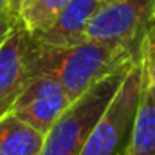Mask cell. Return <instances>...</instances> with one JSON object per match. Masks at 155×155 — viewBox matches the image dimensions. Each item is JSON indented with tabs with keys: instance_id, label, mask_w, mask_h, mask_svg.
<instances>
[{
	"instance_id": "obj_1",
	"label": "cell",
	"mask_w": 155,
	"mask_h": 155,
	"mask_svg": "<svg viewBox=\"0 0 155 155\" xmlns=\"http://www.w3.org/2000/svg\"><path fill=\"white\" fill-rule=\"evenodd\" d=\"M132 61L137 60L128 49L112 43L85 40L69 49H52L40 45L35 40L31 78L52 74L60 79L74 103L97 81Z\"/></svg>"
},
{
	"instance_id": "obj_2",
	"label": "cell",
	"mask_w": 155,
	"mask_h": 155,
	"mask_svg": "<svg viewBox=\"0 0 155 155\" xmlns=\"http://www.w3.org/2000/svg\"><path fill=\"white\" fill-rule=\"evenodd\" d=\"M134 63L135 61L114 71L76 99L45 135L40 155H81L90 132L110 105Z\"/></svg>"
},
{
	"instance_id": "obj_3",
	"label": "cell",
	"mask_w": 155,
	"mask_h": 155,
	"mask_svg": "<svg viewBox=\"0 0 155 155\" xmlns=\"http://www.w3.org/2000/svg\"><path fill=\"white\" fill-rule=\"evenodd\" d=\"M146 87L144 69L135 61L101 119L90 132L81 155H121L128 144L137 107Z\"/></svg>"
},
{
	"instance_id": "obj_4",
	"label": "cell",
	"mask_w": 155,
	"mask_h": 155,
	"mask_svg": "<svg viewBox=\"0 0 155 155\" xmlns=\"http://www.w3.org/2000/svg\"><path fill=\"white\" fill-rule=\"evenodd\" d=\"M155 13V0H114L94 15L87 40L128 49L139 61L141 43Z\"/></svg>"
},
{
	"instance_id": "obj_5",
	"label": "cell",
	"mask_w": 155,
	"mask_h": 155,
	"mask_svg": "<svg viewBox=\"0 0 155 155\" xmlns=\"http://www.w3.org/2000/svg\"><path fill=\"white\" fill-rule=\"evenodd\" d=\"M72 105L67 90L52 74H38L29 79L11 112L43 135L54 126L61 114Z\"/></svg>"
},
{
	"instance_id": "obj_6",
	"label": "cell",
	"mask_w": 155,
	"mask_h": 155,
	"mask_svg": "<svg viewBox=\"0 0 155 155\" xmlns=\"http://www.w3.org/2000/svg\"><path fill=\"white\" fill-rule=\"evenodd\" d=\"M35 38L16 20L0 45V117L11 112L15 101L31 79Z\"/></svg>"
},
{
	"instance_id": "obj_7",
	"label": "cell",
	"mask_w": 155,
	"mask_h": 155,
	"mask_svg": "<svg viewBox=\"0 0 155 155\" xmlns=\"http://www.w3.org/2000/svg\"><path fill=\"white\" fill-rule=\"evenodd\" d=\"M103 5L101 0H69L58 20L38 36L33 38L43 47L69 49L87 40L88 25Z\"/></svg>"
},
{
	"instance_id": "obj_8",
	"label": "cell",
	"mask_w": 155,
	"mask_h": 155,
	"mask_svg": "<svg viewBox=\"0 0 155 155\" xmlns=\"http://www.w3.org/2000/svg\"><path fill=\"white\" fill-rule=\"evenodd\" d=\"M45 135L13 112L0 117V155H40Z\"/></svg>"
},
{
	"instance_id": "obj_9",
	"label": "cell",
	"mask_w": 155,
	"mask_h": 155,
	"mask_svg": "<svg viewBox=\"0 0 155 155\" xmlns=\"http://www.w3.org/2000/svg\"><path fill=\"white\" fill-rule=\"evenodd\" d=\"M123 155H155V85H146Z\"/></svg>"
},
{
	"instance_id": "obj_10",
	"label": "cell",
	"mask_w": 155,
	"mask_h": 155,
	"mask_svg": "<svg viewBox=\"0 0 155 155\" xmlns=\"http://www.w3.org/2000/svg\"><path fill=\"white\" fill-rule=\"evenodd\" d=\"M67 4L69 0H24L16 20L31 36H38L58 20Z\"/></svg>"
},
{
	"instance_id": "obj_11",
	"label": "cell",
	"mask_w": 155,
	"mask_h": 155,
	"mask_svg": "<svg viewBox=\"0 0 155 155\" xmlns=\"http://www.w3.org/2000/svg\"><path fill=\"white\" fill-rule=\"evenodd\" d=\"M139 61L144 69V81L146 85H155V13L148 24L146 35L141 43V56Z\"/></svg>"
},
{
	"instance_id": "obj_12",
	"label": "cell",
	"mask_w": 155,
	"mask_h": 155,
	"mask_svg": "<svg viewBox=\"0 0 155 155\" xmlns=\"http://www.w3.org/2000/svg\"><path fill=\"white\" fill-rule=\"evenodd\" d=\"M13 22H15V16L9 15L7 11H5L4 15H0V45H2V41L5 40L9 29H11V25H13Z\"/></svg>"
},
{
	"instance_id": "obj_13",
	"label": "cell",
	"mask_w": 155,
	"mask_h": 155,
	"mask_svg": "<svg viewBox=\"0 0 155 155\" xmlns=\"http://www.w3.org/2000/svg\"><path fill=\"white\" fill-rule=\"evenodd\" d=\"M22 4H24V0H5V11H7L9 15L16 16V15H18V9H20Z\"/></svg>"
},
{
	"instance_id": "obj_14",
	"label": "cell",
	"mask_w": 155,
	"mask_h": 155,
	"mask_svg": "<svg viewBox=\"0 0 155 155\" xmlns=\"http://www.w3.org/2000/svg\"><path fill=\"white\" fill-rule=\"evenodd\" d=\"M5 13V0H0V15Z\"/></svg>"
},
{
	"instance_id": "obj_15",
	"label": "cell",
	"mask_w": 155,
	"mask_h": 155,
	"mask_svg": "<svg viewBox=\"0 0 155 155\" xmlns=\"http://www.w3.org/2000/svg\"><path fill=\"white\" fill-rule=\"evenodd\" d=\"M103 4H108V2H114V0H101Z\"/></svg>"
},
{
	"instance_id": "obj_16",
	"label": "cell",
	"mask_w": 155,
	"mask_h": 155,
	"mask_svg": "<svg viewBox=\"0 0 155 155\" xmlns=\"http://www.w3.org/2000/svg\"><path fill=\"white\" fill-rule=\"evenodd\" d=\"M121 155H123V153H121Z\"/></svg>"
}]
</instances>
